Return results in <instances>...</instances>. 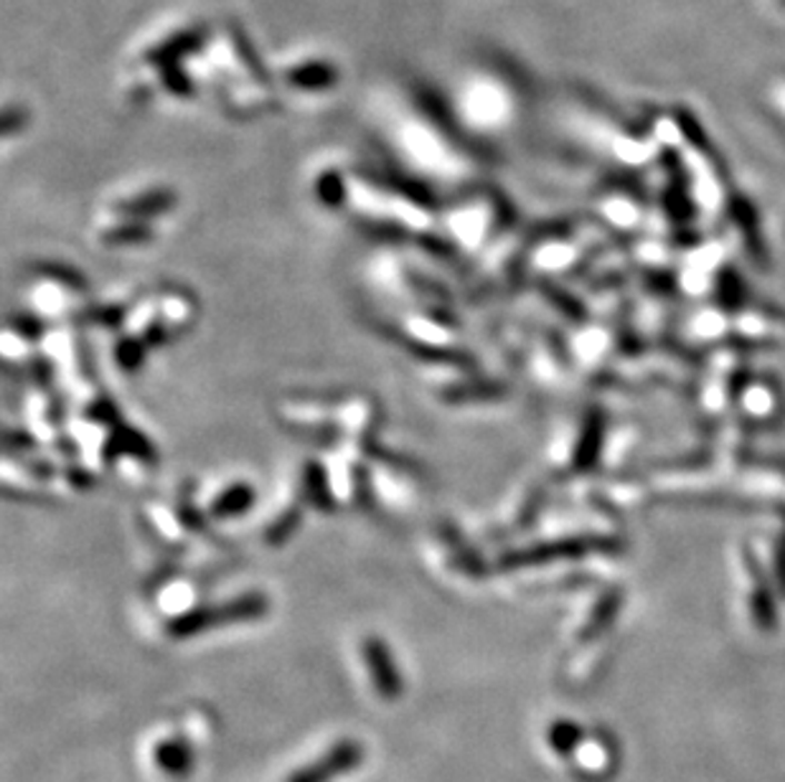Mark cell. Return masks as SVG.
<instances>
[{"mask_svg": "<svg viewBox=\"0 0 785 782\" xmlns=\"http://www.w3.org/2000/svg\"><path fill=\"white\" fill-rule=\"evenodd\" d=\"M364 762V748L356 740L336 742L331 750L320 754L310 765H302L290 775L288 782H334L336 778L349 775Z\"/></svg>", "mask_w": 785, "mask_h": 782, "instance_id": "cell-1", "label": "cell"}, {"mask_svg": "<svg viewBox=\"0 0 785 782\" xmlns=\"http://www.w3.org/2000/svg\"><path fill=\"white\" fill-rule=\"evenodd\" d=\"M262 613V605L255 600H239L231 602L225 607H211V610H196L183 617H178L171 625V633L176 637H191L201 631H209V627L219 625H231V623H242V620L257 617Z\"/></svg>", "mask_w": 785, "mask_h": 782, "instance_id": "cell-2", "label": "cell"}, {"mask_svg": "<svg viewBox=\"0 0 785 782\" xmlns=\"http://www.w3.org/2000/svg\"><path fill=\"white\" fill-rule=\"evenodd\" d=\"M282 79L292 92H328L338 82V69L328 59L300 57L285 67Z\"/></svg>", "mask_w": 785, "mask_h": 782, "instance_id": "cell-3", "label": "cell"}, {"mask_svg": "<svg viewBox=\"0 0 785 782\" xmlns=\"http://www.w3.org/2000/svg\"><path fill=\"white\" fill-rule=\"evenodd\" d=\"M364 663L369 666L371 673V683L374 689H377V694L385 701H395L401 694V679L399 671L395 666V661H391V653L385 643L379 641H369L364 643Z\"/></svg>", "mask_w": 785, "mask_h": 782, "instance_id": "cell-4", "label": "cell"}, {"mask_svg": "<svg viewBox=\"0 0 785 782\" xmlns=\"http://www.w3.org/2000/svg\"><path fill=\"white\" fill-rule=\"evenodd\" d=\"M153 754L158 768L168 772V775H186V772L191 770L193 754L186 742H160Z\"/></svg>", "mask_w": 785, "mask_h": 782, "instance_id": "cell-5", "label": "cell"}, {"mask_svg": "<svg viewBox=\"0 0 785 782\" xmlns=\"http://www.w3.org/2000/svg\"><path fill=\"white\" fill-rule=\"evenodd\" d=\"M579 742H583V730L573 722H557L549 730V744L559 754H569Z\"/></svg>", "mask_w": 785, "mask_h": 782, "instance_id": "cell-6", "label": "cell"}]
</instances>
